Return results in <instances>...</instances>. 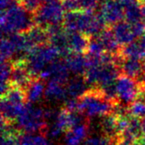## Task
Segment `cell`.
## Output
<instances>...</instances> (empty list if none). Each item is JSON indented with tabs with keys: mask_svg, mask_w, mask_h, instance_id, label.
<instances>
[{
	"mask_svg": "<svg viewBox=\"0 0 145 145\" xmlns=\"http://www.w3.org/2000/svg\"><path fill=\"white\" fill-rule=\"evenodd\" d=\"M132 145H145V144L144 143L143 139H141V140H139V141H137V142L133 143Z\"/></svg>",
	"mask_w": 145,
	"mask_h": 145,
	"instance_id": "obj_29",
	"label": "cell"
},
{
	"mask_svg": "<svg viewBox=\"0 0 145 145\" xmlns=\"http://www.w3.org/2000/svg\"><path fill=\"white\" fill-rule=\"evenodd\" d=\"M44 97L52 102H65L69 97L65 85H63L55 79L48 80Z\"/></svg>",
	"mask_w": 145,
	"mask_h": 145,
	"instance_id": "obj_12",
	"label": "cell"
},
{
	"mask_svg": "<svg viewBox=\"0 0 145 145\" xmlns=\"http://www.w3.org/2000/svg\"><path fill=\"white\" fill-rule=\"evenodd\" d=\"M124 9L125 21L130 24H134L139 21H144L143 18L142 0H120Z\"/></svg>",
	"mask_w": 145,
	"mask_h": 145,
	"instance_id": "obj_9",
	"label": "cell"
},
{
	"mask_svg": "<svg viewBox=\"0 0 145 145\" xmlns=\"http://www.w3.org/2000/svg\"><path fill=\"white\" fill-rule=\"evenodd\" d=\"M144 84V83H143ZM138 98H140V99H143L144 101L145 102V85H144V89H143V91H142V92H141V94H140V96H139V97Z\"/></svg>",
	"mask_w": 145,
	"mask_h": 145,
	"instance_id": "obj_28",
	"label": "cell"
},
{
	"mask_svg": "<svg viewBox=\"0 0 145 145\" xmlns=\"http://www.w3.org/2000/svg\"><path fill=\"white\" fill-rule=\"evenodd\" d=\"M112 32L121 46H125L136 39L132 24L126 21H121L111 26Z\"/></svg>",
	"mask_w": 145,
	"mask_h": 145,
	"instance_id": "obj_10",
	"label": "cell"
},
{
	"mask_svg": "<svg viewBox=\"0 0 145 145\" xmlns=\"http://www.w3.org/2000/svg\"><path fill=\"white\" fill-rule=\"evenodd\" d=\"M100 127L105 136L117 142L119 132L117 128V117L115 114L110 113L102 116L100 121Z\"/></svg>",
	"mask_w": 145,
	"mask_h": 145,
	"instance_id": "obj_19",
	"label": "cell"
},
{
	"mask_svg": "<svg viewBox=\"0 0 145 145\" xmlns=\"http://www.w3.org/2000/svg\"><path fill=\"white\" fill-rule=\"evenodd\" d=\"M14 123L23 133L34 134L45 132L48 127L45 118V109L26 103L23 112Z\"/></svg>",
	"mask_w": 145,
	"mask_h": 145,
	"instance_id": "obj_4",
	"label": "cell"
},
{
	"mask_svg": "<svg viewBox=\"0 0 145 145\" xmlns=\"http://www.w3.org/2000/svg\"><path fill=\"white\" fill-rule=\"evenodd\" d=\"M129 115L133 117H136L138 119L145 118V102L143 99H137L133 103H132L129 107Z\"/></svg>",
	"mask_w": 145,
	"mask_h": 145,
	"instance_id": "obj_23",
	"label": "cell"
},
{
	"mask_svg": "<svg viewBox=\"0 0 145 145\" xmlns=\"http://www.w3.org/2000/svg\"><path fill=\"white\" fill-rule=\"evenodd\" d=\"M12 66L10 85L20 88L25 91L27 87L34 79L27 68L25 60H17L12 62Z\"/></svg>",
	"mask_w": 145,
	"mask_h": 145,
	"instance_id": "obj_8",
	"label": "cell"
},
{
	"mask_svg": "<svg viewBox=\"0 0 145 145\" xmlns=\"http://www.w3.org/2000/svg\"><path fill=\"white\" fill-rule=\"evenodd\" d=\"M62 6L66 12H74L82 10L78 0H60Z\"/></svg>",
	"mask_w": 145,
	"mask_h": 145,
	"instance_id": "obj_26",
	"label": "cell"
},
{
	"mask_svg": "<svg viewBox=\"0 0 145 145\" xmlns=\"http://www.w3.org/2000/svg\"><path fill=\"white\" fill-rule=\"evenodd\" d=\"M116 141L111 139L105 135L103 136H91L88 137L82 145H116Z\"/></svg>",
	"mask_w": 145,
	"mask_h": 145,
	"instance_id": "obj_24",
	"label": "cell"
},
{
	"mask_svg": "<svg viewBox=\"0 0 145 145\" xmlns=\"http://www.w3.org/2000/svg\"><path fill=\"white\" fill-rule=\"evenodd\" d=\"M25 104L18 105L14 104L5 98L2 97L1 100V119L7 121L8 123H14L16 121L18 117L21 115L23 112Z\"/></svg>",
	"mask_w": 145,
	"mask_h": 145,
	"instance_id": "obj_17",
	"label": "cell"
},
{
	"mask_svg": "<svg viewBox=\"0 0 145 145\" xmlns=\"http://www.w3.org/2000/svg\"><path fill=\"white\" fill-rule=\"evenodd\" d=\"M140 82H142V83H144V85H145V75H144V79H143L142 81H140Z\"/></svg>",
	"mask_w": 145,
	"mask_h": 145,
	"instance_id": "obj_31",
	"label": "cell"
},
{
	"mask_svg": "<svg viewBox=\"0 0 145 145\" xmlns=\"http://www.w3.org/2000/svg\"><path fill=\"white\" fill-rule=\"evenodd\" d=\"M116 85L120 103L127 106H129L139 97L144 87L142 82H136L135 79L122 73L117 78Z\"/></svg>",
	"mask_w": 145,
	"mask_h": 145,
	"instance_id": "obj_6",
	"label": "cell"
},
{
	"mask_svg": "<svg viewBox=\"0 0 145 145\" xmlns=\"http://www.w3.org/2000/svg\"><path fill=\"white\" fill-rule=\"evenodd\" d=\"M84 141L76 135L71 129L65 132L64 144L65 145H82Z\"/></svg>",
	"mask_w": 145,
	"mask_h": 145,
	"instance_id": "obj_25",
	"label": "cell"
},
{
	"mask_svg": "<svg viewBox=\"0 0 145 145\" xmlns=\"http://www.w3.org/2000/svg\"><path fill=\"white\" fill-rule=\"evenodd\" d=\"M78 110L87 118L102 117L113 112L116 105L109 101L98 87H91L89 90L78 98Z\"/></svg>",
	"mask_w": 145,
	"mask_h": 145,
	"instance_id": "obj_2",
	"label": "cell"
},
{
	"mask_svg": "<svg viewBox=\"0 0 145 145\" xmlns=\"http://www.w3.org/2000/svg\"><path fill=\"white\" fill-rule=\"evenodd\" d=\"M45 88L46 85H44L43 80L42 79H34L25 90L26 102L31 104L39 102L42 98V97H44Z\"/></svg>",
	"mask_w": 145,
	"mask_h": 145,
	"instance_id": "obj_20",
	"label": "cell"
},
{
	"mask_svg": "<svg viewBox=\"0 0 145 145\" xmlns=\"http://www.w3.org/2000/svg\"><path fill=\"white\" fill-rule=\"evenodd\" d=\"M116 145H129V144H126V143H124V142H118V143H116Z\"/></svg>",
	"mask_w": 145,
	"mask_h": 145,
	"instance_id": "obj_30",
	"label": "cell"
},
{
	"mask_svg": "<svg viewBox=\"0 0 145 145\" xmlns=\"http://www.w3.org/2000/svg\"><path fill=\"white\" fill-rule=\"evenodd\" d=\"M68 46L71 53H87L90 42V37L77 32H68Z\"/></svg>",
	"mask_w": 145,
	"mask_h": 145,
	"instance_id": "obj_15",
	"label": "cell"
},
{
	"mask_svg": "<svg viewBox=\"0 0 145 145\" xmlns=\"http://www.w3.org/2000/svg\"><path fill=\"white\" fill-rule=\"evenodd\" d=\"M65 9L60 0H52L43 3L34 14L36 25L48 27L53 25L63 24Z\"/></svg>",
	"mask_w": 145,
	"mask_h": 145,
	"instance_id": "obj_5",
	"label": "cell"
},
{
	"mask_svg": "<svg viewBox=\"0 0 145 145\" xmlns=\"http://www.w3.org/2000/svg\"><path fill=\"white\" fill-rule=\"evenodd\" d=\"M25 34L33 47L49 44V34L46 27L35 25Z\"/></svg>",
	"mask_w": 145,
	"mask_h": 145,
	"instance_id": "obj_21",
	"label": "cell"
},
{
	"mask_svg": "<svg viewBox=\"0 0 145 145\" xmlns=\"http://www.w3.org/2000/svg\"><path fill=\"white\" fill-rule=\"evenodd\" d=\"M65 86L68 97L71 98H79L89 90L83 75H74L71 77Z\"/></svg>",
	"mask_w": 145,
	"mask_h": 145,
	"instance_id": "obj_16",
	"label": "cell"
},
{
	"mask_svg": "<svg viewBox=\"0 0 145 145\" xmlns=\"http://www.w3.org/2000/svg\"><path fill=\"white\" fill-rule=\"evenodd\" d=\"M121 55L125 58H133L138 60L145 59V34L136 38L132 43L122 46Z\"/></svg>",
	"mask_w": 145,
	"mask_h": 145,
	"instance_id": "obj_13",
	"label": "cell"
},
{
	"mask_svg": "<svg viewBox=\"0 0 145 145\" xmlns=\"http://www.w3.org/2000/svg\"><path fill=\"white\" fill-rule=\"evenodd\" d=\"M119 68L121 73L130 77L133 79H138L144 73V62L141 60L133 59V58H125L122 57Z\"/></svg>",
	"mask_w": 145,
	"mask_h": 145,
	"instance_id": "obj_11",
	"label": "cell"
},
{
	"mask_svg": "<svg viewBox=\"0 0 145 145\" xmlns=\"http://www.w3.org/2000/svg\"><path fill=\"white\" fill-rule=\"evenodd\" d=\"M0 51L1 62H12V59L17 55L15 46L8 36H2Z\"/></svg>",
	"mask_w": 145,
	"mask_h": 145,
	"instance_id": "obj_22",
	"label": "cell"
},
{
	"mask_svg": "<svg viewBox=\"0 0 145 145\" xmlns=\"http://www.w3.org/2000/svg\"><path fill=\"white\" fill-rule=\"evenodd\" d=\"M99 13L109 27L124 21V9L120 0H104L100 4Z\"/></svg>",
	"mask_w": 145,
	"mask_h": 145,
	"instance_id": "obj_7",
	"label": "cell"
},
{
	"mask_svg": "<svg viewBox=\"0 0 145 145\" xmlns=\"http://www.w3.org/2000/svg\"><path fill=\"white\" fill-rule=\"evenodd\" d=\"M144 62V73H145V59L144 60V62Z\"/></svg>",
	"mask_w": 145,
	"mask_h": 145,
	"instance_id": "obj_32",
	"label": "cell"
},
{
	"mask_svg": "<svg viewBox=\"0 0 145 145\" xmlns=\"http://www.w3.org/2000/svg\"><path fill=\"white\" fill-rule=\"evenodd\" d=\"M61 56L58 49L50 44L33 47L25 57L28 70L33 78H39L41 73L48 65L57 61Z\"/></svg>",
	"mask_w": 145,
	"mask_h": 145,
	"instance_id": "obj_3",
	"label": "cell"
},
{
	"mask_svg": "<svg viewBox=\"0 0 145 145\" xmlns=\"http://www.w3.org/2000/svg\"><path fill=\"white\" fill-rule=\"evenodd\" d=\"M70 73L74 75H84L88 68L87 56L83 54L71 53L64 58Z\"/></svg>",
	"mask_w": 145,
	"mask_h": 145,
	"instance_id": "obj_14",
	"label": "cell"
},
{
	"mask_svg": "<svg viewBox=\"0 0 145 145\" xmlns=\"http://www.w3.org/2000/svg\"><path fill=\"white\" fill-rule=\"evenodd\" d=\"M100 41L102 42L105 51L113 55H120L121 47L118 41L116 40L111 27H107L105 30H103L99 35H97Z\"/></svg>",
	"mask_w": 145,
	"mask_h": 145,
	"instance_id": "obj_18",
	"label": "cell"
},
{
	"mask_svg": "<svg viewBox=\"0 0 145 145\" xmlns=\"http://www.w3.org/2000/svg\"><path fill=\"white\" fill-rule=\"evenodd\" d=\"M34 14L28 11L20 3L1 12L2 36H9L14 33H25L34 26Z\"/></svg>",
	"mask_w": 145,
	"mask_h": 145,
	"instance_id": "obj_1",
	"label": "cell"
},
{
	"mask_svg": "<svg viewBox=\"0 0 145 145\" xmlns=\"http://www.w3.org/2000/svg\"><path fill=\"white\" fill-rule=\"evenodd\" d=\"M141 121V127H142V131H143V133L145 137V118H143L140 120Z\"/></svg>",
	"mask_w": 145,
	"mask_h": 145,
	"instance_id": "obj_27",
	"label": "cell"
}]
</instances>
